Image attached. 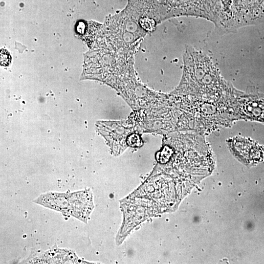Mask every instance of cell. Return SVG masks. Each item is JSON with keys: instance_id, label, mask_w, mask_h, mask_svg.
Returning a JSON list of instances; mask_svg holds the SVG:
<instances>
[{"instance_id": "obj_2", "label": "cell", "mask_w": 264, "mask_h": 264, "mask_svg": "<svg viewBox=\"0 0 264 264\" xmlns=\"http://www.w3.org/2000/svg\"><path fill=\"white\" fill-rule=\"evenodd\" d=\"M234 30L264 20V0H231Z\"/></svg>"}, {"instance_id": "obj_1", "label": "cell", "mask_w": 264, "mask_h": 264, "mask_svg": "<svg viewBox=\"0 0 264 264\" xmlns=\"http://www.w3.org/2000/svg\"><path fill=\"white\" fill-rule=\"evenodd\" d=\"M183 63L182 79L173 93L213 102L230 101L242 94L224 80L211 58L203 52L187 45Z\"/></svg>"}, {"instance_id": "obj_5", "label": "cell", "mask_w": 264, "mask_h": 264, "mask_svg": "<svg viewBox=\"0 0 264 264\" xmlns=\"http://www.w3.org/2000/svg\"><path fill=\"white\" fill-rule=\"evenodd\" d=\"M84 262L70 250L54 246L51 249L41 253L38 256L25 261L30 264H80Z\"/></svg>"}, {"instance_id": "obj_7", "label": "cell", "mask_w": 264, "mask_h": 264, "mask_svg": "<svg viewBox=\"0 0 264 264\" xmlns=\"http://www.w3.org/2000/svg\"><path fill=\"white\" fill-rule=\"evenodd\" d=\"M0 62L1 65L3 66H8L11 63L10 55L7 50L4 49L0 50Z\"/></svg>"}, {"instance_id": "obj_3", "label": "cell", "mask_w": 264, "mask_h": 264, "mask_svg": "<svg viewBox=\"0 0 264 264\" xmlns=\"http://www.w3.org/2000/svg\"><path fill=\"white\" fill-rule=\"evenodd\" d=\"M227 143L234 155L243 163H257L263 158L264 148L254 140L238 136L230 139Z\"/></svg>"}, {"instance_id": "obj_6", "label": "cell", "mask_w": 264, "mask_h": 264, "mask_svg": "<svg viewBox=\"0 0 264 264\" xmlns=\"http://www.w3.org/2000/svg\"><path fill=\"white\" fill-rule=\"evenodd\" d=\"M33 202L67 215L70 205L69 193L48 192L39 195Z\"/></svg>"}, {"instance_id": "obj_4", "label": "cell", "mask_w": 264, "mask_h": 264, "mask_svg": "<svg viewBox=\"0 0 264 264\" xmlns=\"http://www.w3.org/2000/svg\"><path fill=\"white\" fill-rule=\"evenodd\" d=\"M71 204L68 215L87 223L94 208L93 195L89 190L71 192Z\"/></svg>"}]
</instances>
